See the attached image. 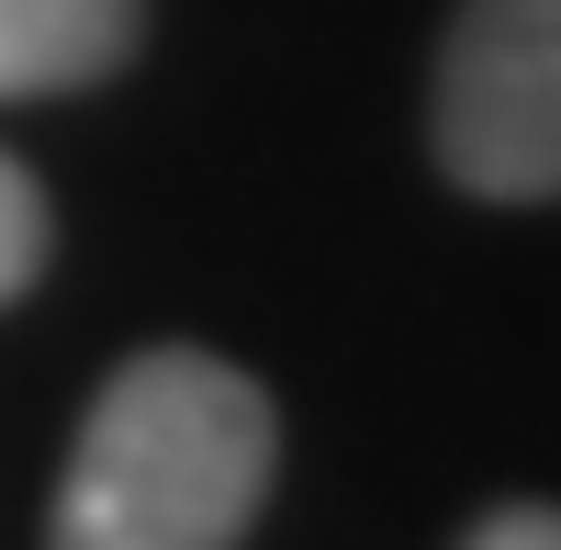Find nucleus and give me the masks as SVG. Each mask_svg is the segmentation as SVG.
<instances>
[{"instance_id": "nucleus-1", "label": "nucleus", "mask_w": 561, "mask_h": 550, "mask_svg": "<svg viewBox=\"0 0 561 550\" xmlns=\"http://www.w3.org/2000/svg\"><path fill=\"white\" fill-rule=\"evenodd\" d=\"M280 461L270 393L214 348H147L90 404L57 483V550H237Z\"/></svg>"}, {"instance_id": "nucleus-2", "label": "nucleus", "mask_w": 561, "mask_h": 550, "mask_svg": "<svg viewBox=\"0 0 561 550\" xmlns=\"http://www.w3.org/2000/svg\"><path fill=\"white\" fill-rule=\"evenodd\" d=\"M438 169L483 203L561 192V0H460L438 45Z\"/></svg>"}, {"instance_id": "nucleus-3", "label": "nucleus", "mask_w": 561, "mask_h": 550, "mask_svg": "<svg viewBox=\"0 0 561 550\" xmlns=\"http://www.w3.org/2000/svg\"><path fill=\"white\" fill-rule=\"evenodd\" d=\"M147 34V0H0V102L113 79Z\"/></svg>"}, {"instance_id": "nucleus-4", "label": "nucleus", "mask_w": 561, "mask_h": 550, "mask_svg": "<svg viewBox=\"0 0 561 550\" xmlns=\"http://www.w3.org/2000/svg\"><path fill=\"white\" fill-rule=\"evenodd\" d=\"M34 270H45V192L0 158V303L34 293Z\"/></svg>"}, {"instance_id": "nucleus-5", "label": "nucleus", "mask_w": 561, "mask_h": 550, "mask_svg": "<svg viewBox=\"0 0 561 550\" xmlns=\"http://www.w3.org/2000/svg\"><path fill=\"white\" fill-rule=\"evenodd\" d=\"M460 550H561V506H494Z\"/></svg>"}]
</instances>
